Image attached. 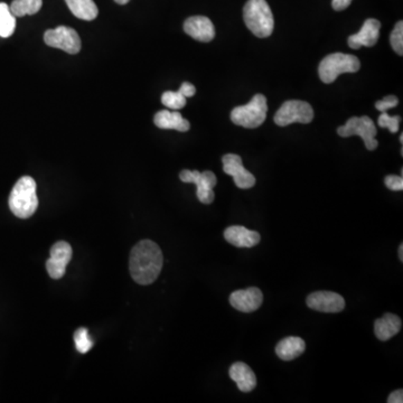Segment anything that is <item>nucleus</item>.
<instances>
[{
	"label": "nucleus",
	"mask_w": 403,
	"mask_h": 403,
	"mask_svg": "<svg viewBox=\"0 0 403 403\" xmlns=\"http://www.w3.org/2000/svg\"><path fill=\"white\" fill-rule=\"evenodd\" d=\"M164 265V256L158 245L152 240H143L130 252L129 269L137 284L147 286L155 282Z\"/></svg>",
	"instance_id": "1"
},
{
	"label": "nucleus",
	"mask_w": 403,
	"mask_h": 403,
	"mask_svg": "<svg viewBox=\"0 0 403 403\" xmlns=\"http://www.w3.org/2000/svg\"><path fill=\"white\" fill-rule=\"evenodd\" d=\"M9 209L19 218H28L39 207L36 182L30 176L18 179L9 195Z\"/></svg>",
	"instance_id": "2"
},
{
	"label": "nucleus",
	"mask_w": 403,
	"mask_h": 403,
	"mask_svg": "<svg viewBox=\"0 0 403 403\" xmlns=\"http://www.w3.org/2000/svg\"><path fill=\"white\" fill-rule=\"evenodd\" d=\"M243 19L249 30L260 39L271 35L275 19L266 0H249L243 8Z\"/></svg>",
	"instance_id": "3"
},
{
	"label": "nucleus",
	"mask_w": 403,
	"mask_h": 403,
	"mask_svg": "<svg viewBox=\"0 0 403 403\" xmlns=\"http://www.w3.org/2000/svg\"><path fill=\"white\" fill-rule=\"evenodd\" d=\"M361 68L358 57L351 54H329L320 62L318 74L320 80L326 84L334 82L340 74L355 73Z\"/></svg>",
	"instance_id": "4"
},
{
	"label": "nucleus",
	"mask_w": 403,
	"mask_h": 403,
	"mask_svg": "<svg viewBox=\"0 0 403 403\" xmlns=\"http://www.w3.org/2000/svg\"><path fill=\"white\" fill-rule=\"evenodd\" d=\"M267 98L263 94H256L248 105H241L233 109L231 120L236 125L243 128H258L265 123L267 118Z\"/></svg>",
	"instance_id": "5"
},
{
	"label": "nucleus",
	"mask_w": 403,
	"mask_h": 403,
	"mask_svg": "<svg viewBox=\"0 0 403 403\" xmlns=\"http://www.w3.org/2000/svg\"><path fill=\"white\" fill-rule=\"evenodd\" d=\"M376 128L372 119L369 116H353L345 125L338 129L340 137L347 138L351 136H360L364 141L367 150H375L379 143L375 139Z\"/></svg>",
	"instance_id": "6"
},
{
	"label": "nucleus",
	"mask_w": 403,
	"mask_h": 403,
	"mask_svg": "<svg viewBox=\"0 0 403 403\" xmlns=\"http://www.w3.org/2000/svg\"><path fill=\"white\" fill-rule=\"evenodd\" d=\"M313 119V110L308 102L290 100L285 102L275 114L276 125L280 127L291 123H309Z\"/></svg>",
	"instance_id": "7"
},
{
	"label": "nucleus",
	"mask_w": 403,
	"mask_h": 403,
	"mask_svg": "<svg viewBox=\"0 0 403 403\" xmlns=\"http://www.w3.org/2000/svg\"><path fill=\"white\" fill-rule=\"evenodd\" d=\"M179 178L184 183H192L197 187V198L200 203L211 204L214 200V192L213 188L216 185L218 179L214 173L206 170L200 173L197 170H182L179 174Z\"/></svg>",
	"instance_id": "8"
},
{
	"label": "nucleus",
	"mask_w": 403,
	"mask_h": 403,
	"mask_svg": "<svg viewBox=\"0 0 403 403\" xmlns=\"http://www.w3.org/2000/svg\"><path fill=\"white\" fill-rule=\"evenodd\" d=\"M44 42L51 48H59L66 53L78 54L82 48L80 36L71 27L59 26L44 34Z\"/></svg>",
	"instance_id": "9"
},
{
	"label": "nucleus",
	"mask_w": 403,
	"mask_h": 403,
	"mask_svg": "<svg viewBox=\"0 0 403 403\" xmlns=\"http://www.w3.org/2000/svg\"><path fill=\"white\" fill-rule=\"evenodd\" d=\"M71 245L65 241L56 242L51 249V257L46 261V270L53 279H61L65 275L66 267L72 259Z\"/></svg>",
	"instance_id": "10"
},
{
	"label": "nucleus",
	"mask_w": 403,
	"mask_h": 403,
	"mask_svg": "<svg viewBox=\"0 0 403 403\" xmlns=\"http://www.w3.org/2000/svg\"><path fill=\"white\" fill-rule=\"evenodd\" d=\"M224 173L230 175L234 179L236 187L248 189L256 185V177L243 167L242 159L236 154H227L222 158Z\"/></svg>",
	"instance_id": "11"
},
{
	"label": "nucleus",
	"mask_w": 403,
	"mask_h": 403,
	"mask_svg": "<svg viewBox=\"0 0 403 403\" xmlns=\"http://www.w3.org/2000/svg\"><path fill=\"white\" fill-rule=\"evenodd\" d=\"M308 307L322 313H340L345 308V299L333 291H315L308 296Z\"/></svg>",
	"instance_id": "12"
},
{
	"label": "nucleus",
	"mask_w": 403,
	"mask_h": 403,
	"mask_svg": "<svg viewBox=\"0 0 403 403\" xmlns=\"http://www.w3.org/2000/svg\"><path fill=\"white\" fill-rule=\"evenodd\" d=\"M230 304L236 311L242 313H252L259 309L262 304V291L259 288L251 287L248 289L236 290L230 296Z\"/></svg>",
	"instance_id": "13"
},
{
	"label": "nucleus",
	"mask_w": 403,
	"mask_h": 403,
	"mask_svg": "<svg viewBox=\"0 0 403 403\" xmlns=\"http://www.w3.org/2000/svg\"><path fill=\"white\" fill-rule=\"evenodd\" d=\"M380 30L381 23L374 18H369L358 34L349 36L347 41L349 48L353 50H358L362 46L372 48L379 41Z\"/></svg>",
	"instance_id": "14"
},
{
	"label": "nucleus",
	"mask_w": 403,
	"mask_h": 403,
	"mask_svg": "<svg viewBox=\"0 0 403 403\" xmlns=\"http://www.w3.org/2000/svg\"><path fill=\"white\" fill-rule=\"evenodd\" d=\"M184 30L187 35L200 42H211L215 37V28L212 21L205 16H193L186 19Z\"/></svg>",
	"instance_id": "15"
},
{
	"label": "nucleus",
	"mask_w": 403,
	"mask_h": 403,
	"mask_svg": "<svg viewBox=\"0 0 403 403\" xmlns=\"http://www.w3.org/2000/svg\"><path fill=\"white\" fill-rule=\"evenodd\" d=\"M224 238L236 248H252L261 240L259 233L248 230L247 227L240 225L227 227V230L224 231Z\"/></svg>",
	"instance_id": "16"
},
{
	"label": "nucleus",
	"mask_w": 403,
	"mask_h": 403,
	"mask_svg": "<svg viewBox=\"0 0 403 403\" xmlns=\"http://www.w3.org/2000/svg\"><path fill=\"white\" fill-rule=\"evenodd\" d=\"M231 379L236 383L240 391L251 392L257 386V378L254 371L243 362H236L229 370Z\"/></svg>",
	"instance_id": "17"
},
{
	"label": "nucleus",
	"mask_w": 403,
	"mask_h": 403,
	"mask_svg": "<svg viewBox=\"0 0 403 403\" xmlns=\"http://www.w3.org/2000/svg\"><path fill=\"white\" fill-rule=\"evenodd\" d=\"M401 326L400 317L394 313H385L384 316L374 322V333L380 340L386 342L401 331Z\"/></svg>",
	"instance_id": "18"
},
{
	"label": "nucleus",
	"mask_w": 403,
	"mask_h": 403,
	"mask_svg": "<svg viewBox=\"0 0 403 403\" xmlns=\"http://www.w3.org/2000/svg\"><path fill=\"white\" fill-rule=\"evenodd\" d=\"M306 349V343L302 338L297 336H289V338L281 340L276 347V354L282 361H293L295 358H299Z\"/></svg>",
	"instance_id": "19"
},
{
	"label": "nucleus",
	"mask_w": 403,
	"mask_h": 403,
	"mask_svg": "<svg viewBox=\"0 0 403 403\" xmlns=\"http://www.w3.org/2000/svg\"><path fill=\"white\" fill-rule=\"evenodd\" d=\"M154 123L161 129H173L177 132H185L189 130L191 125L187 120L184 119L182 114L174 111L161 110L156 114Z\"/></svg>",
	"instance_id": "20"
},
{
	"label": "nucleus",
	"mask_w": 403,
	"mask_h": 403,
	"mask_svg": "<svg viewBox=\"0 0 403 403\" xmlns=\"http://www.w3.org/2000/svg\"><path fill=\"white\" fill-rule=\"evenodd\" d=\"M72 14L82 21H93L98 17L99 9L93 0H65Z\"/></svg>",
	"instance_id": "21"
},
{
	"label": "nucleus",
	"mask_w": 403,
	"mask_h": 403,
	"mask_svg": "<svg viewBox=\"0 0 403 403\" xmlns=\"http://www.w3.org/2000/svg\"><path fill=\"white\" fill-rule=\"evenodd\" d=\"M43 0H14L9 6L15 17L35 15L42 8Z\"/></svg>",
	"instance_id": "22"
},
{
	"label": "nucleus",
	"mask_w": 403,
	"mask_h": 403,
	"mask_svg": "<svg viewBox=\"0 0 403 403\" xmlns=\"http://www.w3.org/2000/svg\"><path fill=\"white\" fill-rule=\"evenodd\" d=\"M16 17L14 16L8 5L0 3V37L7 39L15 32Z\"/></svg>",
	"instance_id": "23"
},
{
	"label": "nucleus",
	"mask_w": 403,
	"mask_h": 403,
	"mask_svg": "<svg viewBox=\"0 0 403 403\" xmlns=\"http://www.w3.org/2000/svg\"><path fill=\"white\" fill-rule=\"evenodd\" d=\"M161 103L165 107L173 109V110H179L186 105V98L183 96L179 91L173 92V91H166L164 94L161 96Z\"/></svg>",
	"instance_id": "24"
},
{
	"label": "nucleus",
	"mask_w": 403,
	"mask_h": 403,
	"mask_svg": "<svg viewBox=\"0 0 403 403\" xmlns=\"http://www.w3.org/2000/svg\"><path fill=\"white\" fill-rule=\"evenodd\" d=\"M73 338L75 347L81 354H85L93 347V340L90 338L89 331L85 327H80L75 331Z\"/></svg>",
	"instance_id": "25"
},
{
	"label": "nucleus",
	"mask_w": 403,
	"mask_h": 403,
	"mask_svg": "<svg viewBox=\"0 0 403 403\" xmlns=\"http://www.w3.org/2000/svg\"><path fill=\"white\" fill-rule=\"evenodd\" d=\"M390 42H391L392 48L394 51L397 52L399 55L403 54V23L402 21H397L394 30H392L391 36H390Z\"/></svg>",
	"instance_id": "26"
},
{
	"label": "nucleus",
	"mask_w": 403,
	"mask_h": 403,
	"mask_svg": "<svg viewBox=\"0 0 403 403\" xmlns=\"http://www.w3.org/2000/svg\"><path fill=\"white\" fill-rule=\"evenodd\" d=\"M401 118L399 116H390L386 112H382V114L379 116L378 123H379L381 128H388L392 134L399 132V123H400Z\"/></svg>",
	"instance_id": "27"
},
{
	"label": "nucleus",
	"mask_w": 403,
	"mask_h": 403,
	"mask_svg": "<svg viewBox=\"0 0 403 403\" xmlns=\"http://www.w3.org/2000/svg\"><path fill=\"white\" fill-rule=\"evenodd\" d=\"M399 105V99L394 96H385L382 100L376 102L375 107L376 110H379L380 112H386L389 109L397 107Z\"/></svg>",
	"instance_id": "28"
},
{
	"label": "nucleus",
	"mask_w": 403,
	"mask_h": 403,
	"mask_svg": "<svg viewBox=\"0 0 403 403\" xmlns=\"http://www.w3.org/2000/svg\"><path fill=\"white\" fill-rule=\"evenodd\" d=\"M385 186L391 189V191L399 192L403 189L402 176L397 175H388L384 179Z\"/></svg>",
	"instance_id": "29"
},
{
	"label": "nucleus",
	"mask_w": 403,
	"mask_h": 403,
	"mask_svg": "<svg viewBox=\"0 0 403 403\" xmlns=\"http://www.w3.org/2000/svg\"><path fill=\"white\" fill-rule=\"evenodd\" d=\"M178 91L182 93L183 96H185V98H191V96H195V93H196V89H195L194 85L188 83V82H184V83L182 84V87H179Z\"/></svg>",
	"instance_id": "30"
},
{
	"label": "nucleus",
	"mask_w": 403,
	"mask_h": 403,
	"mask_svg": "<svg viewBox=\"0 0 403 403\" xmlns=\"http://www.w3.org/2000/svg\"><path fill=\"white\" fill-rule=\"evenodd\" d=\"M351 3H352V0H333L331 6L336 12H340V10L347 9L351 5Z\"/></svg>",
	"instance_id": "31"
},
{
	"label": "nucleus",
	"mask_w": 403,
	"mask_h": 403,
	"mask_svg": "<svg viewBox=\"0 0 403 403\" xmlns=\"http://www.w3.org/2000/svg\"><path fill=\"white\" fill-rule=\"evenodd\" d=\"M389 403H402L403 402V391L401 389L395 390L392 392L388 397Z\"/></svg>",
	"instance_id": "32"
},
{
	"label": "nucleus",
	"mask_w": 403,
	"mask_h": 403,
	"mask_svg": "<svg viewBox=\"0 0 403 403\" xmlns=\"http://www.w3.org/2000/svg\"><path fill=\"white\" fill-rule=\"evenodd\" d=\"M397 254H399V259H400V261H403V245H400V247H399V252Z\"/></svg>",
	"instance_id": "33"
},
{
	"label": "nucleus",
	"mask_w": 403,
	"mask_h": 403,
	"mask_svg": "<svg viewBox=\"0 0 403 403\" xmlns=\"http://www.w3.org/2000/svg\"><path fill=\"white\" fill-rule=\"evenodd\" d=\"M116 3H119V5H125V3H128L130 0H114Z\"/></svg>",
	"instance_id": "34"
},
{
	"label": "nucleus",
	"mask_w": 403,
	"mask_h": 403,
	"mask_svg": "<svg viewBox=\"0 0 403 403\" xmlns=\"http://www.w3.org/2000/svg\"><path fill=\"white\" fill-rule=\"evenodd\" d=\"M400 143H403V134H401V136H400Z\"/></svg>",
	"instance_id": "35"
}]
</instances>
